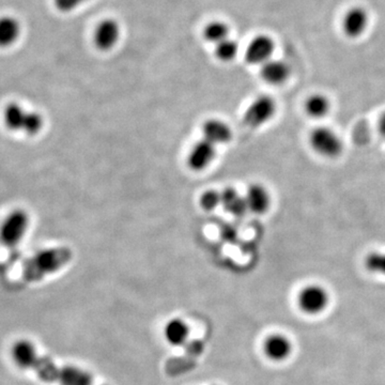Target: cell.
I'll list each match as a JSON object with an SVG mask.
<instances>
[{
	"label": "cell",
	"mask_w": 385,
	"mask_h": 385,
	"mask_svg": "<svg viewBox=\"0 0 385 385\" xmlns=\"http://www.w3.org/2000/svg\"><path fill=\"white\" fill-rule=\"evenodd\" d=\"M22 25L14 16H0V49H7L18 42Z\"/></svg>",
	"instance_id": "obj_14"
},
{
	"label": "cell",
	"mask_w": 385,
	"mask_h": 385,
	"mask_svg": "<svg viewBox=\"0 0 385 385\" xmlns=\"http://www.w3.org/2000/svg\"><path fill=\"white\" fill-rule=\"evenodd\" d=\"M290 69L287 63L281 61H267L261 67V76L272 85H281L289 77Z\"/></svg>",
	"instance_id": "obj_16"
},
{
	"label": "cell",
	"mask_w": 385,
	"mask_h": 385,
	"mask_svg": "<svg viewBox=\"0 0 385 385\" xmlns=\"http://www.w3.org/2000/svg\"><path fill=\"white\" fill-rule=\"evenodd\" d=\"M216 156V146L206 139L197 141L189 150L187 165L191 170L201 172L209 168Z\"/></svg>",
	"instance_id": "obj_7"
},
{
	"label": "cell",
	"mask_w": 385,
	"mask_h": 385,
	"mask_svg": "<svg viewBox=\"0 0 385 385\" xmlns=\"http://www.w3.org/2000/svg\"><path fill=\"white\" fill-rule=\"evenodd\" d=\"M379 130H380V133L382 134L383 137L385 139V113H383L380 121H379Z\"/></svg>",
	"instance_id": "obj_27"
},
{
	"label": "cell",
	"mask_w": 385,
	"mask_h": 385,
	"mask_svg": "<svg viewBox=\"0 0 385 385\" xmlns=\"http://www.w3.org/2000/svg\"><path fill=\"white\" fill-rule=\"evenodd\" d=\"M277 112V103L270 96H259L253 101L243 116V121L247 127H256L267 123L273 118Z\"/></svg>",
	"instance_id": "obj_5"
},
{
	"label": "cell",
	"mask_w": 385,
	"mask_h": 385,
	"mask_svg": "<svg viewBox=\"0 0 385 385\" xmlns=\"http://www.w3.org/2000/svg\"><path fill=\"white\" fill-rule=\"evenodd\" d=\"M61 370V367L57 366V364L53 362L51 358L41 355V354H39L32 368V370L36 372L39 379L46 383L58 382Z\"/></svg>",
	"instance_id": "obj_18"
},
{
	"label": "cell",
	"mask_w": 385,
	"mask_h": 385,
	"mask_svg": "<svg viewBox=\"0 0 385 385\" xmlns=\"http://www.w3.org/2000/svg\"><path fill=\"white\" fill-rule=\"evenodd\" d=\"M265 353L272 361H285L292 353V343L285 335H272L265 341Z\"/></svg>",
	"instance_id": "obj_13"
},
{
	"label": "cell",
	"mask_w": 385,
	"mask_h": 385,
	"mask_svg": "<svg viewBox=\"0 0 385 385\" xmlns=\"http://www.w3.org/2000/svg\"><path fill=\"white\" fill-rule=\"evenodd\" d=\"M87 1L88 0H53V5L59 11L67 13V12L73 11Z\"/></svg>",
	"instance_id": "obj_26"
},
{
	"label": "cell",
	"mask_w": 385,
	"mask_h": 385,
	"mask_svg": "<svg viewBox=\"0 0 385 385\" xmlns=\"http://www.w3.org/2000/svg\"><path fill=\"white\" fill-rule=\"evenodd\" d=\"M365 267L372 273L385 277V253H370L365 259Z\"/></svg>",
	"instance_id": "obj_24"
},
{
	"label": "cell",
	"mask_w": 385,
	"mask_h": 385,
	"mask_svg": "<svg viewBox=\"0 0 385 385\" xmlns=\"http://www.w3.org/2000/svg\"><path fill=\"white\" fill-rule=\"evenodd\" d=\"M238 51L236 41L230 40L229 38L216 44V57L222 61H232L236 56Z\"/></svg>",
	"instance_id": "obj_23"
},
{
	"label": "cell",
	"mask_w": 385,
	"mask_h": 385,
	"mask_svg": "<svg viewBox=\"0 0 385 385\" xmlns=\"http://www.w3.org/2000/svg\"><path fill=\"white\" fill-rule=\"evenodd\" d=\"M221 206L234 217H243L248 212L244 196L234 187H226L221 191Z\"/></svg>",
	"instance_id": "obj_15"
},
{
	"label": "cell",
	"mask_w": 385,
	"mask_h": 385,
	"mask_svg": "<svg viewBox=\"0 0 385 385\" xmlns=\"http://www.w3.org/2000/svg\"><path fill=\"white\" fill-rule=\"evenodd\" d=\"M228 34H229V28L227 25L225 23L220 22V20L209 23L203 30V37L206 40L214 43V44H217V43L228 39Z\"/></svg>",
	"instance_id": "obj_22"
},
{
	"label": "cell",
	"mask_w": 385,
	"mask_h": 385,
	"mask_svg": "<svg viewBox=\"0 0 385 385\" xmlns=\"http://www.w3.org/2000/svg\"><path fill=\"white\" fill-rule=\"evenodd\" d=\"M203 139L214 146L223 145L232 141V131L227 123L220 119H209L205 121L201 127Z\"/></svg>",
	"instance_id": "obj_11"
},
{
	"label": "cell",
	"mask_w": 385,
	"mask_h": 385,
	"mask_svg": "<svg viewBox=\"0 0 385 385\" xmlns=\"http://www.w3.org/2000/svg\"><path fill=\"white\" fill-rule=\"evenodd\" d=\"M30 218L23 209H14L6 216L0 225V242L12 248L22 242L23 238L30 228Z\"/></svg>",
	"instance_id": "obj_3"
},
{
	"label": "cell",
	"mask_w": 385,
	"mask_h": 385,
	"mask_svg": "<svg viewBox=\"0 0 385 385\" xmlns=\"http://www.w3.org/2000/svg\"><path fill=\"white\" fill-rule=\"evenodd\" d=\"M273 51L274 42L270 37H256L247 46L245 61L251 65H263L270 61Z\"/></svg>",
	"instance_id": "obj_8"
},
{
	"label": "cell",
	"mask_w": 385,
	"mask_h": 385,
	"mask_svg": "<svg viewBox=\"0 0 385 385\" xmlns=\"http://www.w3.org/2000/svg\"><path fill=\"white\" fill-rule=\"evenodd\" d=\"M201 208L206 211H213L214 209L221 205V191L209 189L201 195Z\"/></svg>",
	"instance_id": "obj_25"
},
{
	"label": "cell",
	"mask_w": 385,
	"mask_h": 385,
	"mask_svg": "<svg viewBox=\"0 0 385 385\" xmlns=\"http://www.w3.org/2000/svg\"><path fill=\"white\" fill-rule=\"evenodd\" d=\"M329 101L322 94H315L310 96L305 103L306 113L313 118H322L329 112Z\"/></svg>",
	"instance_id": "obj_21"
},
{
	"label": "cell",
	"mask_w": 385,
	"mask_h": 385,
	"mask_svg": "<svg viewBox=\"0 0 385 385\" xmlns=\"http://www.w3.org/2000/svg\"><path fill=\"white\" fill-rule=\"evenodd\" d=\"M298 303L301 310L306 314H320L329 305V292L320 285L306 286L298 294Z\"/></svg>",
	"instance_id": "obj_6"
},
{
	"label": "cell",
	"mask_w": 385,
	"mask_h": 385,
	"mask_svg": "<svg viewBox=\"0 0 385 385\" xmlns=\"http://www.w3.org/2000/svg\"><path fill=\"white\" fill-rule=\"evenodd\" d=\"M4 122L10 131L37 135L42 131L44 119L37 112L25 109L18 103H9L4 111Z\"/></svg>",
	"instance_id": "obj_2"
},
{
	"label": "cell",
	"mask_w": 385,
	"mask_h": 385,
	"mask_svg": "<svg viewBox=\"0 0 385 385\" xmlns=\"http://www.w3.org/2000/svg\"><path fill=\"white\" fill-rule=\"evenodd\" d=\"M73 258L67 246L49 247L39 251L25 261L23 277L27 282H39L47 275L56 273Z\"/></svg>",
	"instance_id": "obj_1"
},
{
	"label": "cell",
	"mask_w": 385,
	"mask_h": 385,
	"mask_svg": "<svg viewBox=\"0 0 385 385\" xmlns=\"http://www.w3.org/2000/svg\"><path fill=\"white\" fill-rule=\"evenodd\" d=\"M12 359L14 363L22 370H32L37 358L39 356L36 346L30 341L20 339L12 347Z\"/></svg>",
	"instance_id": "obj_12"
},
{
	"label": "cell",
	"mask_w": 385,
	"mask_h": 385,
	"mask_svg": "<svg viewBox=\"0 0 385 385\" xmlns=\"http://www.w3.org/2000/svg\"><path fill=\"white\" fill-rule=\"evenodd\" d=\"M247 210L255 214H263L271 206V196L267 187L259 183L250 185L244 195Z\"/></svg>",
	"instance_id": "obj_10"
},
{
	"label": "cell",
	"mask_w": 385,
	"mask_h": 385,
	"mask_svg": "<svg viewBox=\"0 0 385 385\" xmlns=\"http://www.w3.org/2000/svg\"><path fill=\"white\" fill-rule=\"evenodd\" d=\"M165 339L172 346H181L187 341L189 329L181 319H172L164 329Z\"/></svg>",
	"instance_id": "obj_20"
},
{
	"label": "cell",
	"mask_w": 385,
	"mask_h": 385,
	"mask_svg": "<svg viewBox=\"0 0 385 385\" xmlns=\"http://www.w3.org/2000/svg\"><path fill=\"white\" fill-rule=\"evenodd\" d=\"M120 38V27L115 20H104L94 32V43L98 49L108 51L113 49Z\"/></svg>",
	"instance_id": "obj_9"
},
{
	"label": "cell",
	"mask_w": 385,
	"mask_h": 385,
	"mask_svg": "<svg viewBox=\"0 0 385 385\" xmlns=\"http://www.w3.org/2000/svg\"><path fill=\"white\" fill-rule=\"evenodd\" d=\"M367 13L361 8L350 10L343 20V30L350 38L361 36L367 27Z\"/></svg>",
	"instance_id": "obj_17"
},
{
	"label": "cell",
	"mask_w": 385,
	"mask_h": 385,
	"mask_svg": "<svg viewBox=\"0 0 385 385\" xmlns=\"http://www.w3.org/2000/svg\"><path fill=\"white\" fill-rule=\"evenodd\" d=\"M313 149L325 158H337L343 151V141L332 129L317 127L310 135Z\"/></svg>",
	"instance_id": "obj_4"
},
{
	"label": "cell",
	"mask_w": 385,
	"mask_h": 385,
	"mask_svg": "<svg viewBox=\"0 0 385 385\" xmlns=\"http://www.w3.org/2000/svg\"><path fill=\"white\" fill-rule=\"evenodd\" d=\"M61 385H92V377L87 370L77 366H63L59 374Z\"/></svg>",
	"instance_id": "obj_19"
}]
</instances>
